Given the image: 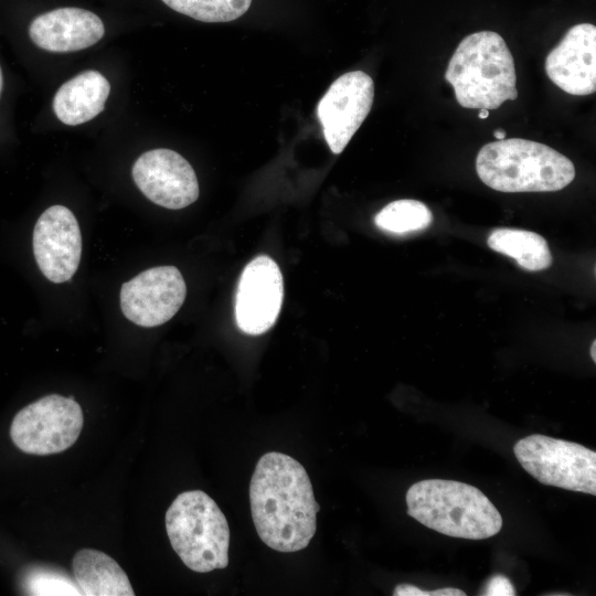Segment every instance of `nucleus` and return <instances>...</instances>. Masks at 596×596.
Wrapping results in <instances>:
<instances>
[{
  "label": "nucleus",
  "mask_w": 596,
  "mask_h": 596,
  "mask_svg": "<svg viewBox=\"0 0 596 596\" xmlns=\"http://www.w3.org/2000/svg\"><path fill=\"white\" fill-rule=\"evenodd\" d=\"M249 502L255 529L267 546L283 553L308 546L319 505L300 462L278 451L263 455L251 479Z\"/></svg>",
  "instance_id": "f257e3e1"
},
{
  "label": "nucleus",
  "mask_w": 596,
  "mask_h": 596,
  "mask_svg": "<svg viewBox=\"0 0 596 596\" xmlns=\"http://www.w3.org/2000/svg\"><path fill=\"white\" fill-rule=\"evenodd\" d=\"M445 78L465 108L497 109L518 97L512 54L493 31L466 36L450 57Z\"/></svg>",
  "instance_id": "f03ea898"
},
{
  "label": "nucleus",
  "mask_w": 596,
  "mask_h": 596,
  "mask_svg": "<svg viewBox=\"0 0 596 596\" xmlns=\"http://www.w3.org/2000/svg\"><path fill=\"white\" fill-rule=\"evenodd\" d=\"M407 514L451 538L482 540L502 528V517L478 488L455 480L426 479L405 496Z\"/></svg>",
  "instance_id": "7ed1b4c3"
},
{
  "label": "nucleus",
  "mask_w": 596,
  "mask_h": 596,
  "mask_svg": "<svg viewBox=\"0 0 596 596\" xmlns=\"http://www.w3.org/2000/svg\"><path fill=\"white\" fill-rule=\"evenodd\" d=\"M476 171L489 188L500 192H553L575 178L573 162L550 146L522 138L485 145Z\"/></svg>",
  "instance_id": "20e7f679"
},
{
  "label": "nucleus",
  "mask_w": 596,
  "mask_h": 596,
  "mask_svg": "<svg viewBox=\"0 0 596 596\" xmlns=\"http://www.w3.org/2000/svg\"><path fill=\"white\" fill-rule=\"evenodd\" d=\"M164 520L172 549L191 571L209 573L228 565V523L209 494L201 490L178 494Z\"/></svg>",
  "instance_id": "39448f33"
},
{
  "label": "nucleus",
  "mask_w": 596,
  "mask_h": 596,
  "mask_svg": "<svg viewBox=\"0 0 596 596\" xmlns=\"http://www.w3.org/2000/svg\"><path fill=\"white\" fill-rule=\"evenodd\" d=\"M519 464L539 482L596 494V453L577 443L533 434L518 440Z\"/></svg>",
  "instance_id": "423d86ee"
},
{
  "label": "nucleus",
  "mask_w": 596,
  "mask_h": 596,
  "mask_svg": "<svg viewBox=\"0 0 596 596\" xmlns=\"http://www.w3.org/2000/svg\"><path fill=\"white\" fill-rule=\"evenodd\" d=\"M83 424V411L73 397L50 394L18 412L10 436L23 453L45 456L68 449Z\"/></svg>",
  "instance_id": "0eeeda50"
},
{
  "label": "nucleus",
  "mask_w": 596,
  "mask_h": 596,
  "mask_svg": "<svg viewBox=\"0 0 596 596\" xmlns=\"http://www.w3.org/2000/svg\"><path fill=\"white\" fill-rule=\"evenodd\" d=\"M185 295L180 270L174 266H157L121 285L120 309L137 326L152 328L169 321L183 305Z\"/></svg>",
  "instance_id": "6e6552de"
},
{
  "label": "nucleus",
  "mask_w": 596,
  "mask_h": 596,
  "mask_svg": "<svg viewBox=\"0 0 596 596\" xmlns=\"http://www.w3.org/2000/svg\"><path fill=\"white\" fill-rule=\"evenodd\" d=\"M374 98V84L362 71L338 77L319 100L317 116L324 139L334 155L343 151L369 115Z\"/></svg>",
  "instance_id": "1a4fd4ad"
},
{
  "label": "nucleus",
  "mask_w": 596,
  "mask_h": 596,
  "mask_svg": "<svg viewBox=\"0 0 596 596\" xmlns=\"http://www.w3.org/2000/svg\"><path fill=\"white\" fill-rule=\"evenodd\" d=\"M131 174L143 195L162 207L183 209L199 198V182L192 166L171 149L143 152L135 161Z\"/></svg>",
  "instance_id": "9d476101"
},
{
  "label": "nucleus",
  "mask_w": 596,
  "mask_h": 596,
  "mask_svg": "<svg viewBox=\"0 0 596 596\" xmlns=\"http://www.w3.org/2000/svg\"><path fill=\"white\" fill-rule=\"evenodd\" d=\"M32 247L41 273L50 281L70 280L82 256V234L73 212L63 205L47 207L34 225Z\"/></svg>",
  "instance_id": "9b49d317"
},
{
  "label": "nucleus",
  "mask_w": 596,
  "mask_h": 596,
  "mask_svg": "<svg viewBox=\"0 0 596 596\" xmlns=\"http://www.w3.org/2000/svg\"><path fill=\"white\" fill-rule=\"evenodd\" d=\"M284 297L283 275L274 259L259 255L244 268L235 297V320L245 333L258 336L276 322Z\"/></svg>",
  "instance_id": "f8f14e48"
},
{
  "label": "nucleus",
  "mask_w": 596,
  "mask_h": 596,
  "mask_svg": "<svg viewBox=\"0 0 596 596\" xmlns=\"http://www.w3.org/2000/svg\"><path fill=\"white\" fill-rule=\"evenodd\" d=\"M547 77L562 91L584 96L596 91V26H572L546 56Z\"/></svg>",
  "instance_id": "ddd939ff"
},
{
  "label": "nucleus",
  "mask_w": 596,
  "mask_h": 596,
  "mask_svg": "<svg viewBox=\"0 0 596 596\" xmlns=\"http://www.w3.org/2000/svg\"><path fill=\"white\" fill-rule=\"evenodd\" d=\"M105 34L102 19L85 9L57 8L35 17L29 25L31 41L53 53H68L96 44Z\"/></svg>",
  "instance_id": "4468645a"
},
{
  "label": "nucleus",
  "mask_w": 596,
  "mask_h": 596,
  "mask_svg": "<svg viewBox=\"0 0 596 596\" xmlns=\"http://www.w3.org/2000/svg\"><path fill=\"white\" fill-rule=\"evenodd\" d=\"M110 93L108 79L98 71H84L56 91L53 110L57 119L68 126H77L99 115Z\"/></svg>",
  "instance_id": "2eb2a0df"
},
{
  "label": "nucleus",
  "mask_w": 596,
  "mask_h": 596,
  "mask_svg": "<svg viewBox=\"0 0 596 596\" xmlns=\"http://www.w3.org/2000/svg\"><path fill=\"white\" fill-rule=\"evenodd\" d=\"M73 576L84 596H134L127 574L109 555L82 549L72 561Z\"/></svg>",
  "instance_id": "dca6fc26"
},
{
  "label": "nucleus",
  "mask_w": 596,
  "mask_h": 596,
  "mask_svg": "<svg viewBox=\"0 0 596 596\" xmlns=\"http://www.w3.org/2000/svg\"><path fill=\"white\" fill-rule=\"evenodd\" d=\"M488 246L512 257L522 268L538 272L552 265V254L543 236L515 228H497L488 237Z\"/></svg>",
  "instance_id": "f3484780"
},
{
  "label": "nucleus",
  "mask_w": 596,
  "mask_h": 596,
  "mask_svg": "<svg viewBox=\"0 0 596 596\" xmlns=\"http://www.w3.org/2000/svg\"><path fill=\"white\" fill-rule=\"evenodd\" d=\"M432 222L430 210L423 202L411 199L389 203L374 217L379 228L395 234L425 230Z\"/></svg>",
  "instance_id": "a211bd4d"
},
{
  "label": "nucleus",
  "mask_w": 596,
  "mask_h": 596,
  "mask_svg": "<svg viewBox=\"0 0 596 596\" xmlns=\"http://www.w3.org/2000/svg\"><path fill=\"white\" fill-rule=\"evenodd\" d=\"M172 10L202 22H230L242 17L252 0H161Z\"/></svg>",
  "instance_id": "6ab92c4d"
},
{
  "label": "nucleus",
  "mask_w": 596,
  "mask_h": 596,
  "mask_svg": "<svg viewBox=\"0 0 596 596\" xmlns=\"http://www.w3.org/2000/svg\"><path fill=\"white\" fill-rule=\"evenodd\" d=\"M23 585L29 595H82L74 576L50 566L30 568Z\"/></svg>",
  "instance_id": "aec40b11"
},
{
  "label": "nucleus",
  "mask_w": 596,
  "mask_h": 596,
  "mask_svg": "<svg viewBox=\"0 0 596 596\" xmlns=\"http://www.w3.org/2000/svg\"><path fill=\"white\" fill-rule=\"evenodd\" d=\"M394 596H466V593L458 588H439L435 590H424L411 584H398L395 586Z\"/></svg>",
  "instance_id": "412c9836"
},
{
  "label": "nucleus",
  "mask_w": 596,
  "mask_h": 596,
  "mask_svg": "<svg viewBox=\"0 0 596 596\" xmlns=\"http://www.w3.org/2000/svg\"><path fill=\"white\" fill-rule=\"evenodd\" d=\"M481 595L514 596L515 590L511 581L507 576L502 574H494L488 579L485 586V590Z\"/></svg>",
  "instance_id": "4be33fe9"
},
{
  "label": "nucleus",
  "mask_w": 596,
  "mask_h": 596,
  "mask_svg": "<svg viewBox=\"0 0 596 596\" xmlns=\"http://www.w3.org/2000/svg\"><path fill=\"white\" fill-rule=\"evenodd\" d=\"M493 136L498 139V140H502V139H505V131L503 129H497L493 131Z\"/></svg>",
  "instance_id": "5701e85b"
},
{
  "label": "nucleus",
  "mask_w": 596,
  "mask_h": 596,
  "mask_svg": "<svg viewBox=\"0 0 596 596\" xmlns=\"http://www.w3.org/2000/svg\"><path fill=\"white\" fill-rule=\"evenodd\" d=\"M590 356L596 362V341L594 340L590 347Z\"/></svg>",
  "instance_id": "b1692460"
},
{
  "label": "nucleus",
  "mask_w": 596,
  "mask_h": 596,
  "mask_svg": "<svg viewBox=\"0 0 596 596\" xmlns=\"http://www.w3.org/2000/svg\"><path fill=\"white\" fill-rule=\"evenodd\" d=\"M488 116H489V110L488 109H480L479 113H478V117L480 119H486Z\"/></svg>",
  "instance_id": "393cba45"
},
{
  "label": "nucleus",
  "mask_w": 596,
  "mask_h": 596,
  "mask_svg": "<svg viewBox=\"0 0 596 596\" xmlns=\"http://www.w3.org/2000/svg\"><path fill=\"white\" fill-rule=\"evenodd\" d=\"M2 87H3V76H2V71L0 66V96H1Z\"/></svg>",
  "instance_id": "a878e982"
}]
</instances>
